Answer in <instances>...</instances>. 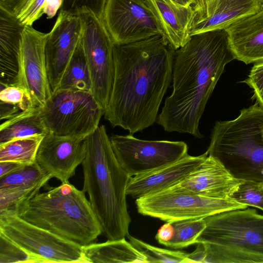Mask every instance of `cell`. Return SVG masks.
Instances as JSON below:
<instances>
[{
	"mask_svg": "<svg viewBox=\"0 0 263 263\" xmlns=\"http://www.w3.org/2000/svg\"><path fill=\"white\" fill-rule=\"evenodd\" d=\"M88 263H148L146 257L125 238L82 246Z\"/></svg>",
	"mask_w": 263,
	"mask_h": 263,
	"instance_id": "obj_22",
	"label": "cell"
},
{
	"mask_svg": "<svg viewBox=\"0 0 263 263\" xmlns=\"http://www.w3.org/2000/svg\"><path fill=\"white\" fill-rule=\"evenodd\" d=\"M234 59L225 29L190 36L174 51L172 92L165 99L156 123L167 132L202 138L200 119L225 66Z\"/></svg>",
	"mask_w": 263,
	"mask_h": 263,
	"instance_id": "obj_2",
	"label": "cell"
},
{
	"mask_svg": "<svg viewBox=\"0 0 263 263\" xmlns=\"http://www.w3.org/2000/svg\"><path fill=\"white\" fill-rule=\"evenodd\" d=\"M46 0H32L27 9L18 18L25 26H32L43 14V8Z\"/></svg>",
	"mask_w": 263,
	"mask_h": 263,
	"instance_id": "obj_36",
	"label": "cell"
},
{
	"mask_svg": "<svg viewBox=\"0 0 263 263\" xmlns=\"http://www.w3.org/2000/svg\"><path fill=\"white\" fill-rule=\"evenodd\" d=\"M229 198L248 206L263 211V185L244 181Z\"/></svg>",
	"mask_w": 263,
	"mask_h": 263,
	"instance_id": "obj_32",
	"label": "cell"
},
{
	"mask_svg": "<svg viewBox=\"0 0 263 263\" xmlns=\"http://www.w3.org/2000/svg\"><path fill=\"white\" fill-rule=\"evenodd\" d=\"M42 108L34 106L5 120L0 125V144L15 139L49 134Z\"/></svg>",
	"mask_w": 263,
	"mask_h": 263,
	"instance_id": "obj_23",
	"label": "cell"
},
{
	"mask_svg": "<svg viewBox=\"0 0 263 263\" xmlns=\"http://www.w3.org/2000/svg\"><path fill=\"white\" fill-rule=\"evenodd\" d=\"M243 82L253 89L257 103L263 109V62L255 64Z\"/></svg>",
	"mask_w": 263,
	"mask_h": 263,
	"instance_id": "obj_35",
	"label": "cell"
},
{
	"mask_svg": "<svg viewBox=\"0 0 263 263\" xmlns=\"http://www.w3.org/2000/svg\"><path fill=\"white\" fill-rule=\"evenodd\" d=\"M0 263L43 262L39 258L0 233Z\"/></svg>",
	"mask_w": 263,
	"mask_h": 263,
	"instance_id": "obj_30",
	"label": "cell"
},
{
	"mask_svg": "<svg viewBox=\"0 0 263 263\" xmlns=\"http://www.w3.org/2000/svg\"><path fill=\"white\" fill-rule=\"evenodd\" d=\"M49 133L85 140L99 127L104 109L90 92L58 90L42 108Z\"/></svg>",
	"mask_w": 263,
	"mask_h": 263,
	"instance_id": "obj_6",
	"label": "cell"
},
{
	"mask_svg": "<svg viewBox=\"0 0 263 263\" xmlns=\"http://www.w3.org/2000/svg\"><path fill=\"white\" fill-rule=\"evenodd\" d=\"M86 152L85 140L48 134L40 144L35 162L62 183L68 182L82 163Z\"/></svg>",
	"mask_w": 263,
	"mask_h": 263,
	"instance_id": "obj_15",
	"label": "cell"
},
{
	"mask_svg": "<svg viewBox=\"0 0 263 263\" xmlns=\"http://www.w3.org/2000/svg\"><path fill=\"white\" fill-rule=\"evenodd\" d=\"M174 3L185 7L192 5L197 0H171Z\"/></svg>",
	"mask_w": 263,
	"mask_h": 263,
	"instance_id": "obj_41",
	"label": "cell"
},
{
	"mask_svg": "<svg viewBox=\"0 0 263 263\" xmlns=\"http://www.w3.org/2000/svg\"><path fill=\"white\" fill-rule=\"evenodd\" d=\"M82 23L80 15L59 12L56 22L47 33L44 54L52 92L58 90L64 72L80 41Z\"/></svg>",
	"mask_w": 263,
	"mask_h": 263,
	"instance_id": "obj_13",
	"label": "cell"
},
{
	"mask_svg": "<svg viewBox=\"0 0 263 263\" xmlns=\"http://www.w3.org/2000/svg\"><path fill=\"white\" fill-rule=\"evenodd\" d=\"M0 233L43 263H88L82 246L26 221L14 211L0 212Z\"/></svg>",
	"mask_w": 263,
	"mask_h": 263,
	"instance_id": "obj_8",
	"label": "cell"
},
{
	"mask_svg": "<svg viewBox=\"0 0 263 263\" xmlns=\"http://www.w3.org/2000/svg\"><path fill=\"white\" fill-rule=\"evenodd\" d=\"M202 243L203 263L263 262V254L251 252L238 248L211 243Z\"/></svg>",
	"mask_w": 263,
	"mask_h": 263,
	"instance_id": "obj_26",
	"label": "cell"
},
{
	"mask_svg": "<svg viewBox=\"0 0 263 263\" xmlns=\"http://www.w3.org/2000/svg\"><path fill=\"white\" fill-rule=\"evenodd\" d=\"M63 0H46L43 13L46 14L47 18H52L56 14L58 10L61 9Z\"/></svg>",
	"mask_w": 263,
	"mask_h": 263,
	"instance_id": "obj_39",
	"label": "cell"
},
{
	"mask_svg": "<svg viewBox=\"0 0 263 263\" xmlns=\"http://www.w3.org/2000/svg\"><path fill=\"white\" fill-rule=\"evenodd\" d=\"M47 33L26 26L23 32L20 85L26 88L35 104L43 107L51 98L44 46Z\"/></svg>",
	"mask_w": 263,
	"mask_h": 263,
	"instance_id": "obj_14",
	"label": "cell"
},
{
	"mask_svg": "<svg viewBox=\"0 0 263 263\" xmlns=\"http://www.w3.org/2000/svg\"><path fill=\"white\" fill-rule=\"evenodd\" d=\"M204 220L206 227L197 243H215L263 254V215L256 210L229 211Z\"/></svg>",
	"mask_w": 263,
	"mask_h": 263,
	"instance_id": "obj_10",
	"label": "cell"
},
{
	"mask_svg": "<svg viewBox=\"0 0 263 263\" xmlns=\"http://www.w3.org/2000/svg\"><path fill=\"white\" fill-rule=\"evenodd\" d=\"M135 203L140 214L166 222L205 218L220 213L248 208L230 198L205 197L174 185L136 199Z\"/></svg>",
	"mask_w": 263,
	"mask_h": 263,
	"instance_id": "obj_7",
	"label": "cell"
},
{
	"mask_svg": "<svg viewBox=\"0 0 263 263\" xmlns=\"http://www.w3.org/2000/svg\"><path fill=\"white\" fill-rule=\"evenodd\" d=\"M261 4L262 9H263V0H259Z\"/></svg>",
	"mask_w": 263,
	"mask_h": 263,
	"instance_id": "obj_42",
	"label": "cell"
},
{
	"mask_svg": "<svg viewBox=\"0 0 263 263\" xmlns=\"http://www.w3.org/2000/svg\"><path fill=\"white\" fill-rule=\"evenodd\" d=\"M109 139L119 163L131 177L173 163L188 154L183 141L144 140L131 134L112 135Z\"/></svg>",
	"mask_w": 263,
	"mask_h": 263,
	"instance_id": "obj_11",
	"label": "cell"
},
{
	"mask_svg": "<svg viewBox=\"0 0 263 263\" xmlns=\"http://www.w3.org/2000/svg\"><path fill=\"white\" fill-rule=\"evenodd\" d=\"M12 211L22 219L82 246L102 233L83 190L68 182L38 193Z\"/></svg>",
	"mask_w": 263,
	"mask_h": 263,
	"instance_id": "obj_4",
	"label": "cell"
},
{
	"mask_svg": "<svg viewBox=\"0 0 263 263\" xmlns=\"http://www.w3.org/2000/svg\"><path fill=\"white\" fill-rule=\"evenodd\" d=\"M175 50L162 34L114 44L115 72L104 118L134 134L156 121L172 80Z\"/></svg>",
	"mask_w": 263,
	"mask_h": 263,
	"instance_id": "obj_1",
	"label": "cell"
},
{
	"mask_svg": "<svg viewBox=\"0 0 263 263\" xmlns=\"http://www.w3.org/2000/svg\"><path fill=\"white\" fill-rule=\"evenodd\" d=\"M35 162L0 178V189L11 187L45 186L52 178Z\"/></svg>",
	"mask_w": 263,
	"mask_h": 263,
	"instance_id": "obj_27",
	"label": "cell"
},
{
	"mask_svg": "<svg viewBox=\"0 0 263 263\" xmlns=\"http://www.w3.org/2000/svg\"><path fill=\"white\" fill-rule=\"evenodd\" d=\"M207 156L206 152L197 156L187 154L173 163L131 177L126 194L136 199L167 189L184 179Z\"/></svg>",
	"mask_w": 263,
	"mask_h": 263,
	"instance_id": "obj_18",
	"label": "cell"
},
{
	"mask_svg": "<svg viewBox=\"0 0 263 263\" xmlns=\"http://www.w3.org/2000/svg\"><path fill=\"white\" fill-rule=\"evenodd\" d=\"M174 234V227L171 222H166L158 230L155 236L157 241L164 246L173 237Z\"/></svg>",
	"mask_w": 263,
	"mask_h": 263,
	"instance_id": "obj_38",
	"label": "cell"
},
{
	"mask_svg": "<svg viewBox=\"0 0 263 263\" xmlns=\"http://www.w3.org/2000/svg\"><path fill=\"white\" fill-rule=\"evenodd\" d=\"M32 0H0V8L19 18Z\"/></svg>",
	"mask_w": 263,
	"mask_h": 263,
	"instance_id": "obj_37",
	"label": "cell"
},
{
	"mask_svg": "<svg viewBox=\"0 0 263 263\" xmlns=\"http://www.w3.org/2000/svg\"><path fill=\"white\" fill-rule=\"evenodd\" d=\"M41 187L37 186L0 189V212L13 210L18 204L39 193Z\"/></svg>",
	"mask_w": 263,
	"mask_h": 263,
	"instance_id": "obj_31",
	"label": "cell"
},
{
	"mask_svg": "<svg viewBox=\"0 0 263 263\" xmlns=\"http://www.w3.org/2000/svg\"><path fill=\"white\" fill-rule=\"evenodd\" d=\"M225 29L235 59L246 64L263 62V9Z\"/></svg>",
	"mask_w": 263,
	"mask_h": 263,
	"instance_id": "obj_20",
	"label": "cell"
},
{
	"mask_svg": "<svg viewBox=\"0 0 263 263\" xmlns=\"http://www.w3.org/2000/svg\"><path fill=\"white\" fill-rule=\"evenodd\" d=\"M243 181L234 178L219 161L208 155L189 175L173 185L203 196L226 199Z\"/></svg>",
	"mask_w": 263,
	"mask_h": 263,
	"instance_id": "obj_17",
	"label": "cell"
},
{
	"mask_svg": "<svg viewBox=\"0 0 263 263\" xmlns=\"http://www.w3.org/2000/svg\"><path fill=\"white\" fill-rule=\"evenodd\" d=\"M129 241L147 258L148 262L186 263L188 253L181 251H173L160 248L136 238L129 234L126 236Z\"/></svg>",
	"mask_w": 263,
	"mask_h": 263,
	"instance_id": "obj_29",
	"label": "cell"
},
{
	"mask_svg": "<svg viewBox=\"0 0 263 263\" xmlns=\"http://www.w3.org/2000/svg\"><path fill=\"white\" fill-rule=\"evenodd\" d=\"M85 142L82 190L88 195L105 237L110 240L125 238L131 222L126 194L131 176L119 163L104 125L99 126Z\"/></svg>",
	"mask_w": 263,
	"mask_h": 263,
	"instance_id": "obj_3",
	"label": "cell"
},
{
	"mask_svg": "<svg viewBox=\"0 0 263 263\" xmlns=\"http://www.w3.org/2000/svg\"><path fill=\"white\" fill-rule=\"evenodd\" d=\"M103 20L115 45L163 35L162 28L146 0H107Z\"/></svg>",
	"mask_w": 263,
	"mask_h": 263,
	"instance_id": "obj_12",
	"label": "cell"
},
{
	"mask_svg": "<svg viewBox=\"0 0 263 263\" xmlns=\"http://www.w3.org/2000/svg\"><path fill=\"white\" fill-rule=\"evenodd\" d=\"M25 26L18 18L0 8V84H20Z\"/></svg>",
	"mask_w": 263,
	"mask_h": 263,
	"instance_id": "obj_19",
	"label": "cell"
},
{
	"mask_svg": "<svg viewBox=\"0 0 263 263\" xmlns=\"http://www.w3.org/2000/svg\"><path fill=\"white\" fill-rule=\"evenodd\" d=\"M174 227L173 238L164 246L174 249H183L197 243L206 227L204 218H193L171 222Z\"/></svg>",
	"mask_w": 263,
	"mask_h": 263,
	"instance_id": "obj_28",
	"label": "cell"
},
{
	"mask_svg": "<svg viewBox=\"0 0 263 263\" xmlns=\"http://www.w3.org/2000/svg\"><path fill=\"white\" fill-rule=\"evenodd\" d=\"M192 6L193 13L189 26V36L226 29L240 19L262 9L259 0H197Z\"/></svg>",
	"mask_w": 263,
	"mask_h": 263,
	"instance_id": "obj_16",
	"label": "cell"
},
{
	"mask_svg": "<svg viewBox=\"0 0 263 263\" xmlns=\"http://www.w3.org/2000/svg\"><path fill=\"white\" fill-rule=\"evenodd\" d=\"M79 15L82 23L81 40L91 79V93L105 110L114 82V43L103 18L91 12Z\"/></svg>",
	"mask_w": 263,
	"mask_h": 263,
	"instance_id": "obj_9",
	"label": "cell"
},
{
	"mask_svg": "<svg viewBox=\"0 0 263 263\" xmlns=\"http://www.w3.org/2000/svg\"><path fill=\"white\" fill-rule=\"evenodd\" d=\"M235 178L263 185V109L258 103L216 122L206 152Z\"/></svg>",
	"mask_w": 263,
	"mask_h": 263,
	"instance_id": "obj_5",
	"label": "cell"
},
{
	"mask_svg": "<svg viewBox=\"0 0 263 263\" xmlns=\"http://www.w3.org/2000/svg\"><path fill=\"white\" fill-rule=\"evenodd\" d=\"M163 31V35L174 50L189 40V26L193 13L192 5L185 7L171 0H146Z\"/></svg>",
	"mask_w": 263,
	"mask_h": 263,
	"instance_id": "obj_21",
	"label": "cell"
},
{
	"mask_svg": "<svg viewBox=\"0 0 263 263\" xmlns=\"http://www.w3.org/2000/svg\"><path fill=\"white\" fill-rule=\"evenodd\" d=\"M26 165L12 161L0 162V178L13 173Z\"/></svg>",
	"mask_w": 263,
	"mask_h": 263,
	"instance_id": "obj_40",
	"label": "cell"
},
{
	"mask_svg": "<svg viewBox=\"0 0 263 263\" xmlns=\"http://www.w3.org/2000/svg\"><path fill=\"white\" fill-rule=\"evenodd\" d=\"M0 85L1 102L16 106L22 111L37 106L26 88L21 85Z\"/></svg>",
	"mask_w": 263,
	"mask_h": 263,
	"instance_id": "obj_33",
	"label": "cell"
},
{
	"mask_svg": "<svg viewBox=\"0 0 263 263\" xmlns=\"http://www.w3.org/2000/svg\"><path fill=\"white\" fill-rule=\"evenodd\" d=\"M107 0H63L60 12L73 15L91 12L102 18Z\"/></svg>",
	"mask_w": 263,
	"mask_h": 263,
	"instance_id": "obj_34",
	"label": "cell"
},
{
	"mask_svg": "<svg viewBox=\"0 0 263 263\" xmlns=\"http://www.w3.org/2000/svg\"><path fill=\"white\" fill-rule=\"evenodd\" d=\"M91 86L90 73L80 39L64 72L58 90L91 92Z\"/></svg>",
	"mask_w": 263,
	"mask_h": 263,
	"instance_id": "obj_24",
	"label": "cell"
},
{
	"mask_svg": "<svg viewBox=\"0 0 263 263\" xmlns=\"http://www.w3.org/2000/svg\"><path fill=\"white\" fill-rule=\"evenodd\" d=\"M44 136L17 138L0 144V162L12 161L24 165L33 163Z\"/></svg>",
	"mask_w": 263,
	"mask_h": 263,
	"instance_id": "obj_25",
	"label": "cell"
}]
</instances>
